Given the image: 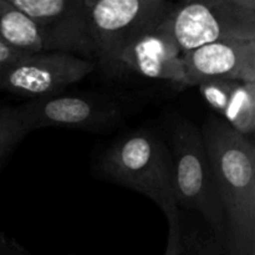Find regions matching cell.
I'll list each match as a JSON object with an SVG mask.
<instances>
[{
  "mask_svg": "<svg viewBox=\"0 0 255 255\" xmlns=\"http://www.w3.org/2000/svg\"><path fill=\"white\" fill-rule=\"evenodd\" d=\"M201 128L226 218V253L255 255V147L218 116Z\"/></svg>",
  "mask_w": 255,
  "mask_h": 255,
  "instance_id": "1",
  "label": "cell"
},
{
  "mask_svg": "<svg viewBox=\"0 0 255 255\" xmlns=\"http://www.w3.org/2000/svg\"><path fill=\"white\" fill-rule=\"evenodd\" d=\"M97 174L136 191L156 203L166 219L181 214L174 199L169 147L157 132L137 128L100 156Z\"/></svg>",
  "mask_w": 255,
  "mask_h": 255,
  "instance_id": "2",
  "label": "cell"
},
{
  "mask_svg": "<svg viewBox=\"0 0 255 255\" xmlns=\"http://www.w3.org/2000/svg\"><path fill=\"white\" fill-rule=\"evenodd\" d=\"M174 199L178 209L193 211L226 249L227 227L223 208L202 138L201 128L176 115L169 129Z\"/></svg>",
  "mask_w": 255,
  "mask_h": 255,
  "instance_id": "3",
  "label": "cell"
},
{
  "mask_svg": "<svg viewBox=\"0 0 255 255\" xmlns=\"http://www.w3.org/2000/svg\"><path fill=\"white\" fill-rule=\"evenodd\" d=\"M174 5L166 0H90L95 66L109 79L124 76L125 50L157 29Z\"/></svg>",
  "mask_w": 255,
  "mask_h": 255,
  "instance_id": "4",
  "label": "cell"
},
{
  "mask_svg": "<svg viewBox=\"0 0 255 255\" xmlns=\"http://www.w3.org/2000/svg\"><path fill=\"white\" fill-rule=\"evenodd\" d=\"M182 55L203 45L255 40L254 0H192L176 4L162 21Z\"/></svg>",
  "mask_w": 255,
  "mask_h": 255,
  "instance_id": "5",
  "label": "cell"
},
{
  "mask_svg": "<svg viewBox=\"0 0 255 255\" xmlns=\"http://www.w3.org/2000/svg\"><path fill=\"white\" fill-rule=\"evenodd\" d=\"M26 133L45 127L109 131L126 115L119 97L107 94H67L30 100L15 106Z\"/></svg>",
  "mask_w": 255,
  "mask_h": 255,
  "instance_id": "6",
  "label": "cell"
},
{
  "mask_svg": "<svg viewBox=\"0 0 255 255\" xmlns=\"http://www.w3.org/2000/svg\"><path fill=\"white\" fill-rule=\"evenodd\" d=\"M95 69V62L67 52L26 54L0 74V91L31 100L55 96Z\"/></svg>",
  "mask_w": 255,
  "mask_h": 255,
  "instance_id": "7",
  "label": "cell"
},
{
  "mask_svg": "<svg viewBox=\"0 0 255 255\" xmlns=\"http://www.w3.org/2000/svg\"><path fill=\"white\" fill-rule=\"evenodd\" d=\"M36 24L46 51H60L94 62L90 0H10Z\"/></svg>",
  "mask_w": 255,
  "mask_h": 255,
  "instance_id": "8",
  "label": "cell"
},
{
  "mask_svg": "<svg viewBox=\"0 0 255 255\" xmlns=\"http://www.w3.org/2000/svg\"><path fill=\"white\" fill-rule=\"evenodd\" d=\"M186 86L232 80L255 82V40H229L203 45L182 55Z\"/></svg>",
  "mask_w": 255,
  "mask_h": 255,
  "instance_id": "9",
  "label": "cell"
},
{
  "mask_svg": "<svg viewBox=\"0 0 255 255\" xmlns=\"http://www.w3.org/2000/svg\"><path fill=\"white\" fill-rule=\"evenodd\" d=\"M121 67L124 74L134 72L147 79L186 86L182 52L162 24L125 50Z\"/></svg>",
  "mask_w": 255,
  "mask_h": 255,
  "instance_id": "10",
  "label": "cell"
},
{
  "mask_svg": "<svg viewBox=\"0 0 255 255\" xmlns=\"http://www.w3.org/2000/svg\"><path fill=\"white\" fill-rule=\"evenodd\" d=\"M0 44L20 54L46 51L39 27L10 0H0Z\"/></svg>",
  "mask_w": 255,
  "mask_h": 255,
  "instance_id": "11",
  "label": "cell"
},
{
  "mask_svg": "<svg viewBox=\"0 0 255 255\" xmlns=\"http://www.w3.org/2000/svg\"><path fill=\"white\" fill-rule=\"evenodd\" d=\"M222 120L236 132L249 138L255 131V82L234 84Z\"/></svg>",
  "mask_w": 255,
  "mask_h": 255,
  "instance_id": "12",
  "label": "cell"
},
{
  "mask_svg": "<svg viewBox=\"0 0 255 255\" xmlns=\"http://www.w3.org/2000/svg\"><path fill=\"white\" fill-rule=\"evenodd\" d=\"M26 134L15 106H0V164Z\"/></svg>",
  "mask_w": 255,
  "mask_h": 255,
  "instance_id": "13",
  "label": "cell"
},
{
  "mask_svg": "<svg viewBox=\"0 0 255 255\" xmlns=\"http://www.w3.org/2000/svg\"><path fill=\"white\" fill-rule=\"evenodd\" d=\"M182 255H226V249L208 228L181 227Z\"/></svg>",
  "mask_w": 255,
  "mask_h": 255,
  "instance_id": "14",
  "label": "cell"
},
{
  "mask_svg": "<svg viewBox=\"0 0 255 255\" xmlns=\"http://www.w3.org/2000/svg\"><path fill=\"white\" fill-rule=\"evenodd\" d=\"M237 81L232 80H217V81H208L198 85L199 92L204 101L209 107L218 115V117H223L231 97L232 90Z\"/></svg>",
  "mask_w": 255,
  "mask_h": 255,
  "instance_id": "15",
  "label": "cell"
},
{
  "mask_svg": "<svg viewBox=\"0 0 255 255\" xmlns=\"http://www.w3.org/2000/svg\"><path fill=\"white\" fill-rule=\"evenodd\" d=\"M168 234L167 246L163 255H182V234H181V214L167 219Z\"/></svg>",
  "mask_w": 255,
  "mask_h": 255,
  "instance_id": "16",
  "label": "cell"
},
{
  "mask_svg": "<svg viewBox=\"0 0 255 255\" xmlns=\"http://www.w3.org/2000/svg\"><path fill=\"white\" fill-rule=\"evenodd\" d=\"M0 255H31L24 247L12 239L0 234Z\"/></svg>",
  "mask_w": 255,
  "mask_h": 255,
  "instance_id": "17",
  "label": "cell"
},
{
  "mask_svg": "<svg viewBox=\"0 0 255 255\" xmlns=\"http://www.w3.org/2000/svg\"><path fill=\"white\" fill-rule=\"evenodd\" d=\"M22 55L26 54H20V52L15 51V50L10 49V47L0 44V74H1L6 67H9L10 65L14 64L15 61H17Z\"/></svg>",
  "mask_w": 255,
  "mask_h": 255,
  "instance_id": "18",
  "label": "cell"
},
{
  "mask_svg": "<svg viewBox=\"0 0 255 255\" xmlns=\"http://www.w3.org/2000/svg\"><path fill=\"white\" fill-rule=\"evenodd\" d=\"M226 255H231V254H228V253H226Z\"/></svg>",
  "mask_w": 255,
  "mask_h": 255,
  "instance_id": "19",
  "label": "cell"
}]
</instances>
